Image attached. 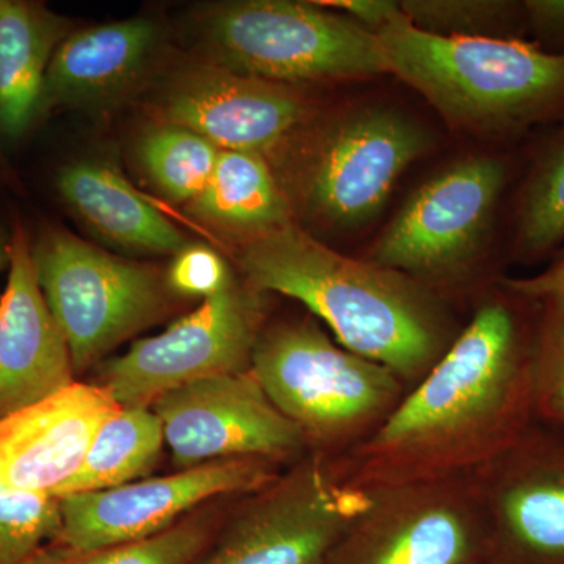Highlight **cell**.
I'll list each match as a JSON object with an SVG mask.
<instances>
[{
    "label": "cell",
    "mask_w": 564,
    "mask_h": 564,
    "mask_svg": "<svg viewBox=\"0 0 564 564\" xmlns=\"http://www.w3.org/2000/svg\"><path fill=\"white\" fill-rule=\"evenodd\" d=\"M7 254L9 281L0 296V419L76 383L69 345L41 292L22 229L13 232Z\"/></svg>",
    "instance_id": "obj_13"
},
{
    "label": "cell",
    "mask_w": 564,
    "mask_h": 564,
    "mask_svg": "<svg viewBox=\"0 0 564 564\" xmlns=\"http://www.w3.org/2000/svg\"><path fill=\"white\" fill-rule=\"evenodd\" d=\"M503 285L508 292L551 310L564 307V256L536 276L505 280Z\"/></svg>",
    "instance_id": "obj_30"
},
{
    "label": "cell",
    "mask_w": 564,
    "mask_h": 564,
    "mask_svg": "<svg viewBox=\"0 0 564 564\" xmlns=\"http://www.w3.org/2000/svg\"><path fill=\"white\" fill-rule=\"evenodd\" d=\"M318 6L334 7L372 32L380 31L400 13L399 2L392 0H328Z\"/></svg>",
    "instance_id": "obj_31"
},
{
    "label": "cell",
    "mask_w": 564,
    "mask_h": 564,
    "mask_svg": "<svg viewBox=\"0 0 564 564\" xmlns=\"http://www.w3.org/2000/svg\"><path fill=\"white\" fill-rule=\"evenodd\" d=\"M65 21L44 7L0 0V132L24 135L41 111L44 79Z\"/></svg>",
    "instance_id": "obj_18"
},
{
    "label": "cell",
    "mask_w": 564,
    "mask_h": 564,
    "mask_svg": "<svg viewBox=\"0 0 564 564\" xmlns=\"http://www.w3.org/2000/svg\"><path fill=\"white\" fill-rule=\"evenodd\" d=\"M466 544V530L455 514L429 511L397 530L370 564H458Z\"/></svg>",
    "instance_id": "obj_26"
},
{
    "label": "cell",
    "mask_w": 564,
    "mask_h": 564,
    "mask_svg": "<svg viewBox=\"0 0 564 564\" xmlns=\"http://www.w3.org/2000/svg\"><path fill=\"white\" fill-rule=\"evenodd\" d=\"M307 104L289 85L210 66L188 74L165 104L170 124L199 133L220 151L272 150L306 118Z\"/></svg>",
    "instance_id": "obj_14"
},
{
    "label": "cell",
    "mask_w": 564,
    "mask_h": 564,
    "mask_svg": "<svg viewBox=\"0 0 564 564\" xmlns=\"http://www.w3.org/2000/svg\"><path fill=\"white\" fill-rule=\"evenodd\" d=\"M163 444L162 423L151 406L120 408L96 434L79 473L63 486L57 499L141 480L158 466Z\"/></svg>",
    "instance_id": "obj_21"
},
{
    "label": "cell",
    "mask_w": 564,
    "mask_h": 564,
    "mask_svg": "<svg viewBox=\"0 0 564 564\" xmlns=\"http://www.w3.org/2000/svg\"><path fill=\"white\" fill-rule=\"evenodd\" d=\"M366 507L361 494L303 478L251 508L199 564H315Z\"/></svg>",
    "instance_id": "obj_15"
},
{
    "label": "cell",
    "mask_w": 564,
    "mask_h": 564,
    "mask_svg": "<svg viewBox=\"0 0 564 564\" xmlns=\"http://www.w3.org/2000/svg\"><path fill=\"white\" fill-rule=\"evenodd\" d=\"M32 258L76 373L158 321L172 292L166 276L151 267L117 258L68 231L44 234Z\"/></svg>",
    "instance_id": "obj_5"
},
{
    "label": "cell",
    "mask_w": 564,
    "mask_h": 564,
    "mask_svg": "<svg viewBox=\"0 0 564 564\" xmlns=\"http://www.w3.org/2000/svg\"><path fill=\"white\" fill-rule=\"evenodd\" d=\"M564 242V128L534 162L519 198L514 247L536 259Z\"/></svg>",
    "instance_id": "obj_22"
},
{
    "label": "cell",
    "mask_w": 564,
    "mask_h": 564,
    "mask_svg": "<svg viewBox=\"0 0 564 564\" xmlns=\"http://www.w3.org/2000/svg\"><path fill=\"white\" fill-rule=\"evenodd\" d=\"M181 470L229 458L289 454L303 430L270 402L250 370L214 375L151 404Z\"/></svg>",
    "instance_id": "obj_10"
},
{
    "label": "cell",
    "mask_w": 564,
    "mask_h": 564,
    "mask_svg": "<svg viewBox=\"0 0 564 564\" xmlns=\"http://www.w3.org/2000/svg\"><path fill=\"white\" fill-rule=\"evenodd\" d=\"M165 276L174 295L203 300L220 292L234 278L220 256L204 245L177 252Z\"/></svg>",
    "instance_id": "obj_29"
},
{
    "label": "cell",
    "mask_w": 564,
    "mask_h": 564,
    "mask_svg": "<svg viewBox=\"0 0 564 564\" xmlns=\"http://www.w3.org/2000/svg\"><path fill=\"white\" fill-rule=\"evenodd\" d=\"M507 181V163L492 155L434 174L393 217L370 261L415 276L456 272L484 243Z\"/></svg>",
    "instance_id": "obj_8"
},
{
    "label": "cell",
    "mask_w": 564,
    "mask_h": 564,
    "mask_svg": "<svg viewBox=\"0 0 564 564\" xmlns=\"http://www.w3.org/2000/svg\"><path fill=\"white\" fill-rule=\"evenodd\" d=\"M269 478L256 459L229 458L106 491L69 494L58 499L61 530L54 543L96 551L148 540L206 500L261 488Z\"/></svg>",
    "instance_id": "obj_11"
},
{
    "label": "cell",
    "mask_w": 564,
    "mask_h": 564,
    "mask_svg": "<svg viewBox=\"0 0 564 564\" xmlns=\"http://www.w3.org/2000/svg\"><path fill=\"white\" fill-rule=\"evenodd\" d=\"M522 10L543 39L564 41V0H527Z\"/></svg>",
    "instance_id": "obj_32"
},
{
    "label": "cell",
    "mask_w": 564,
    "mask_h": 564,
    "mask_svg": "<svg viewBox=\"0 0 564 564\" xmlns=\"http://www.w3.org/2000/svg\"><path fill=\"white\" fill-rule=\"evenodd\" d=\"M256 292L232 278L159 336L137 340L124 355L104 362L98 384L121 408L151 406L192 381L245 372L259 337Z\"/></svg>",
    "instance_id": "obj_7"
},
{
    "label": "cell",
    "mask_w": 564,
    "mask_h": 564,
    "mask_svg": "<svg viewBox=\"0 0 564 564\" xmlns=\"http://www.w3.org/2000/svg\"><path fill=\"white\" fill-rule=\"evenodd\" d=\"M193 215L245 242L292 223L288 202L262 155L220 151L206 188L188 204Z\"/></svg>",
    "instance_id": "obj_20"
},
{
    "label": "cell",
    "mask_w": 564,
    "mask_h": 564,
    "mask_svg": "<svg viewBox=\"0 0 564 564\" xmlns=\"http://www.w3.org/2000/svg\"><path fill=\"white\" fill-rule=\"evenodd\" d=\"M204 543V527L180 524L148 540L96 551H74L51 543L36 551L24 564H191Z\"/></svg>",
    "instance_id": "obj_24"
},
{
    "label": "cell",
    "mask_w": 564,
    "mask_h": 564,
    "mask_svg": "<svg viewBox=\"0 0 564 564\" xmlns=\"http://www.w3.org/2000/svg\"><path fill=\"white\" fill-rule=\"evenodd\" d=\"M389 73L459 128L514 132L564 110V52L507 36H447L403 17L375 32Z\"/></svg>",
    "instance_id": "obj_2"
},
{
    "label": "cell",
    "mask_w": 564,
    "mask_h": 564,
    "mask_svg": "<svg viewBox=\"0 0 564 564\" xmlns=\"http://www.w3.org/2000/svg\"><path fill=\"white\" fill-rule=\"evenodd\" d=\"M61 530L54 497L22 492L0 484V564H24Z\"/></svg>",
    "instance_id": "obj_25"
},
{
    "label": "cell",
    "mask_w": 564,
    "mask_h": 564,
    "mask_svg": "<svg viewBox=\"0 0 564 564\" xmlns=\"http://www.w3.org/2000/svg\"><path fill=\"white\" fill-rule=\"evenodd\" d=\"M239 263L254 291L299 300L348 351L392 373L417 372L436 352V311L406 274L347 258L295 223L245 242Z\"/></svg>",
    "instance_id": "obj_1"
},
{
    "label": "cell",
    "mask_w": 564,
    "mask_h": 564,
    "mask_svg": "<svg viewBox=\"0 0 564 564\" xmlns=\"http://www.w3.org/2000/svg\"><path fill=\"white\" fill-rule=\"evenodd\" d=\"M250 372L276 410L315 433L361 422L395 392L391 370L336 347L311 322L278 326L259 336Z\"/></svg>",
    "instance_id": "obj_6"
},
{
    "label": "cell",
    "mask_w": 564,
    "mask_h": 564,
    "mask_svg": "<svg viewBox=\"0 0 564 564\" xmlns=\"http://www.w3.org/2000/svg\"><path fill=\"white\" fill-rule=\"evenodd\" d=\"M158 40V25L148 18L115 21L70 33L52 55L41 111L110 101L139 77Z\"/></svg>",
    "instance_id": "obj_16"
},
{
    "label": "cell",
    "mask_w": 564,
    "mask_h": 564,
    "mask_svg": "<svg viewBox=\"0 0 564 564\" xmlns=\"http://www.w3.org/2000/svg\"><path fill=\"white\" fill-rule=\"evenodd\" d=\"M399 9L411 24L425 32L447 36H488L485 32L510 24L522 7L494 0H403L399 2Z\"/></svg>",
    "instance_id": "obj_27"
},
{
    "label": "cell",
    "mask_w": 564,
    "mask_h": 564,
    "mask_svg": "<svg viewBox=\"0 0 564 564\" xmlns=\"http://www.w3.org/2000/svg\"><path fill=\"white\" fill-rule=\"evenodd\" d=\"M499 513L524 564H564V451L525 455L500 494Z\"/></svg>",
    "instance_id": "obj_19"
},
{
    "label": "cell",
    "mask_w": 564,
    "mask_h": 564,
    "mask_svg": "<svg viewBox=\"0 0 564 564\" xmlns=\"http://www.w3.org/2000/svg\"><path fill=\"white\" fill-rule=\"evenodd\" d=\"M218 150L199 133L182 126L165 124L151 129L140 144V159L152 182L170 199L191 204L206 188Z\"/></svg>",
    "instance_id": "obj_23"
},
{
    "label": "cell",
    "mask_w": 564,
    "mask_h": 564,
    "mask_svg": "<svg viewBox=\"0 0 564 564\" xmlns=\"http://www.w3.org/2000/svg\"><path fill=\"white\" fill-rule=\"evenodd\" d=\"M57 185L70 209L109 242L161 254L187 247L180 229L109 163H70L58 174Z\"/></svg>",
    "instance_id": "obj_17"
},
{
    "label": "cell",
    "mask_w": 564,
    "mask_h": 564,
    "mask_svg": "<svg viewBox=\"0 0 564 564\" xmlns=\"http://www.w3.org/2000/svg\"><path fill=\"white\" fill-rule=\"evenodd\" d=\"M536 403L545 417L564 425V307H547L538 361Z\"/></svg>",
    "instance_id": "obj_28"
},
{
    "label": "cell",
    "mask_w": 564,
    "mask_h": 564,
    "mask_svg": "<svg viewBox=\"0 0 564 564\" xmlns=\"http://www.w3.org/2000/svg\"><path fill=\"white\" fill-rule=\"evenodd\" d=\"M120 408L104 386L76 381L0 419V484L57 499Z\"/></svg>",
    "instance_id": "obj_12"
},
{
    "label": "cell",
    "mask_w": 564,
    "mask_h": 564,
    "mask_svg": "<svg viewBox=\"0 0 564 564\" xmlns=\"http://www.w3.org/2000/svg\"><path fill=\"white\" fill-rule=\"evenodd\" d=\"M9 261V254H7V245L3 243V240L0 239V270L6 265V262Z\"/></svg>",
    "instance_id": "obj_33"
},
{
    "label": "cell",
    "mask_w": 564,
    "mask_h": 564,
    "mask_svg": "<svg viewBox=\"0 0 564 564\" xmlns=\"http://www.w3.org/2000/svg\"><path fill=\"white\" fill-rule=\"evenodd\" d=\"M540 348L529 350L510 304H486L421 388L381 429V444L404 447L440 440L474 422L522 414L536 402Z\"/></svg>",
    "instance_id": "obj_3"
},
{
    "label": "cell",
    "mask_w": 564,
    "mask_h": 564,
    "mask_svg": "<svg viewBox=\"0 0 564 564\" xmlns=\"http://www.w3.org/2000/svg\"><path fill=\"white\" fill-rule=\"evenodd\" d=\"M432 147L417 121L386 107H364L334 122L306 180L311 210L334 228L367 225L380 214L404 170Z\"/></svg>",
    "instance_id": "obj_9"
},
{
    "label": "cell",
    "mask_w": 564,
    "mask_h": 564,
    "mask_svg": "<svg viewBox=\"0 0 564 564\" xmlns=\"http://www.w3.org/2000/svg\"><path fill=\"white\" fill-rule=\"evenodd\" d=\"M206 43L218 68L289 87L389 73L377 33L317 3H226L207 20Z\"/></svg>",
    "instance_id": "obj_4"
}]
</instances>
